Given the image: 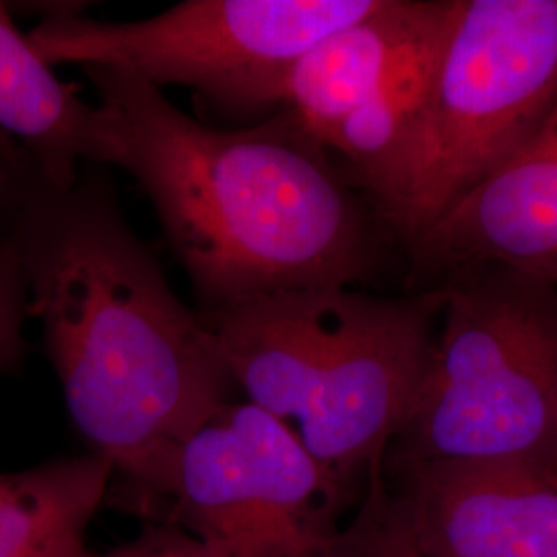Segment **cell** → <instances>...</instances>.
Instances as JSON below:
<instances>
[{
	"mask_svg": "<svg viewBox=\"0 0 557 557\" xmlns=\"http://www.w3.org/2000/svg\"><path fill=\"white\" fill-rule=\"evenodd\" d=\"M0 236L44 329L71 421L126 479L232 403L209 326L172 292L110 182L0 143Z\"/></svg>",
	"mask_w": 557,
	"mask_h": 557,
	"instance_id": "1",
	"label": "cell"
},
{
	"mask_svg": "<svg viewBox=\"0 0 557 557\" xmlns=\"http://www.w3.org/2000/svg\"><path fill=\"white\" fill-rule=\"evenodd\" d=\"M83 71L112 122L119 168L153 202L205 312L372 275L379 220L298 120L278 110L221 131L124 69Z\"/></svg>",
	"mask_w": 557,
	"mask_h": 557,
	"instance_id": "2",
	"label": "cell"
},
{
	"mask_svg": "<svg viewBox=\"0 0 557 557\" xmlns=\"http://www.w3.org/2000/svg\"><path fill=\"white\" fill-rule=\"evenodd\" d=\"M442 312L438 287L376 298L354 287L285 292L202 312L246 400L296 421L343 502L368 478L411 411Z\"/></svg>",
	"mask_w": 557,
	"mask_h": 557,
	"instance_id": "3",
	"label": "cell"
},
{
	"mask_svg": "<svg viewBox=\"0 0 557 557\" xmlns=\"http://www.w3.org/2000/svg\"><path fill=\"white\" fill-rule=\"evenodd\" d=\"M440 329L382 467L524 460L557 467V287L496 264L434 285Z\"/></svg>",
	"mask_w": 557,
	"mask_h": 557,
	"instance_id": "4",
	"label": "cell"
},
{
	"mask_svg": "<svg viewBox=\"0 0 557 557\" xmlns=\"http://www.w3.org/2000/svg\"><path fill=\"white\" fill-rule=\"evenodd\" d=\"M557 103V0H455L418 124L370 199L407 250Z\"/></svg>",
	"mask_w": 557,
	"mask_h": 557,
	"instance_id": "5",
	"label": "cell"
},
{
	"mask_svg": "<svg viewBox=\"0 0 557 557\" xmlns=\"http://www.w3.org/2000/svg\"><path fill=\"white\" fill-rule=\"evenodd\" d=\"M379 0H186L156 17L59 13L27 38L48 64L124 69L153 87L186 85L221 110L278 112L296 66Z\"/></svg>",
	"mask_w": 557,
	"mask_h": 557,
	"instance_id": "6",
	"label": "cell"
},
{
	"mask_svg": "<svg viewBox=\"0 0 557 557\" xmlns=\"http://www.w3.org/2000/svg\"><path fill=\"white\" fill-rule=\"evenodd\" d=\"M128 481L170 499L199 539L262 557L314 556L345 504L298 432L248 400L225 405Z\"/></svg>",
	"mask_w": 557,
	"mask_h": 557,
	"instance_id": "7",
	"label": "cell"
},
{
	"mask_svg": "<svg viewBox=\"0 0 557 557\" xmlns=\"http://www.w3.org/2000/svg\"><path fill=\"white\" fill-rule=\"evenodd\" d=\"M421 557H557V467L448 460L382 467Z\"/></svg>",
	"mask_w": 557,
	"mask_h": 557,
	"instance_id": "8",
	"label": "cell"
},
{
	"mask_svg": "<svg viewBox=\"0 0 557 557\" xmlns=\"http://www.w3.org/2000/svg\"><path fill=\"white\" fill-rule=\"evenodd\" d=\"M419 289L496 264L557 287V103L515 156L457 200L407 250Z\"/></svg>",
	"mask_w": 557,
	"mask_h": 557,
	"instance_id": "9",
	"label": "cell"
},
{
	"mask_svg": "<svg viewBox=\"0 0 557 557\" xmlns=\"http://www.w3.org/2000/svg\"><path fill=\"white\" fill-rule=\"evenodd\" d=\"M0 131L41 168L119 165L108 112L64 85L0 4Z\"/></svg>",
	"mask_w": 557,
	"mask_h": 557,
	"instance_id": "10",
	"label": "cell"
},
{
	"mask_svg": "<svg viewBox=\"0 0 557 557\" xmlns=\"http://www.w3.org/2000/svg\"><path fill=\"white\" fill-rule=\"evenodd\" d=\"M112 475V462L94 453L0 473V557L85 556Z\"/></svg>",
	"mask_w": 557,
	"mask_h": 557,
	"instance_id": "11",
	"label": "cell"
},
{
	"mask_svg": "<svg viewBox=\"0 0 557 557\" xmlns=\"http://www.w3.org/2000/svg\"><path fill=\"white\" fill-rule=\"evenodd\" d=\"M314 557H421L386 490L382 469L366 481L356 515L320 539Z\"/></svg>",
	"mask_w": 557,
	"mask_h": 557,
	"instance_id": "12",
	"label": "cell"
},
{
	"mask_svg": "<svg viewBox=\"0 0 557 557\" xmlns=\"http://www.w3.org/2000/svg\"><path fill=\"white\" fill-rule=\"evenodd\" d=\"M27 319L20 269L0 236V372L17 370L25 356L23 322Z\"/></svg>",
	"mask_w": 557,
	"mask_h": 557,
	"instance_id": "13",
	"label": "cell"
},
{
	"mask_svg": "<svg viewBox=\"0 0 557 557\" xmlns=\"http://www.w3.org/2000/svg\"><path fill=\"white\" fill-rule=\"evenodd\" d=\"M186 557H262L248 554L244 549H238L234 545L227 543H218V541H205V539H197L190 543L188 556Z\"/></svg>",
	"mask_w": 557,
	"mask_h": 557,
	"instance_id": "14",
	"label": "cell"
},
{
	"mask_svg": "<svg viewBox=\"0 0 557 557\" xmlns=\"http://www.w3.org/2000/svg\"><path fill=\"white\" fill-rule=\"evenodd\" d=\"M301 557H314V556H301Z\"/></svg>",
	"mask_w": 557,
	"mask_h": 557,
	"instance_id": "15",
	"label": "cell"
}]
</instances>
